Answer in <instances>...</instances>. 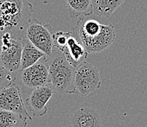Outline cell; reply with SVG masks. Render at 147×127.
<instances>
[{
  "mask_svg": "<svg viewBox=\"0 0 147 127\" xmlns=\"http://www.w3.org/2000/svg\"><path fill=\"white\" fill-rule=\"evenodd\" d=\"M21 40L23 50L20 69H24L36 64L46 55L42 50L35 47L25 37L21 38Z\"/></svg>",
  "mask_w": 147,
  "mask_h": 127,
  "instance_id": "cell-11",
  "label": "cell"
},
{
  "mask_svg": "<svg viewBox=\"0 0 147 127\" xmlns=\"http://www.w3.org/2000/svg\"><path fill=\"white\" fill-rule=\"evenodd\" d=\"M2 41V50L0 62L13 73H18L20 68L23 44L21 38L13 37L5 31L0 35Z\"/></svg>",
  "mask_w": 147,
  "mask_h": 127,
  "instance_id": "cell-5",
  "label": "cell"
},
{
  "mask_svg": "<svg viewBox=\"0 0 147 127\" xmlns=\"http://www.w3.org/2000/svg\"><path fill=\"white\" fill-rule=\"evenodd\" d=\"M16 75L17 73L9 71L0 62V88H5L14 83Z\"/></svg>",
  "mask_w": 147,
  "mask_h": 127,
  "instance_id": "cell-15",
  "label": "cell"
},
{
  "mask_svg": "<svg viewBox=\"0 0 147 127\" xmlns=\"http://www.w3.org/2000/svg\"><path fill=\"white\" fill-rule=\"evenodd\" d=\"M40 60L35 65L18 72L14 83L18 86L21 92L29 94L39 87L50 84L46 56L43 61Z\"/></svg>",
  "mask_w": 147,
  "mask_h": 127,
  "instance_id": "cell-3",
  "label": "cell"
},
{
  "mask_svg": "<svg viewBox=\"0 0 147 127\" xmlns=\"http://www.w3.org/2000/svg\"><path fill=\"white\" fill-rule=\"evenodd\" d=\"M70 123L71 127H101V117L96 109L82 105L72 113Z\"/></svg>",
  "mask_w": 147,
  "mask_h": 127,
  "instance_id": "cell-9",
  "label": "cell"
},
{
  "mask_svg": "<svg viewBox=\"0 0 147 127\" xmlns=\"http://www.w3.org/2000/svg\"><path fill=\"white\" fill-rule=\"evenodd\" d=\"M4 1H5V0H0V5H1V4H2Z\"/></svg>",
  "mask_w": 147,
  "mask_h": 127,
  "instance_id": "cell-19",
  "label": "cell"
},
{
  "mask_svg": "<svg viewBox=\"0 0 147 127\" xmlns=\"http://www.w3.org/2000/svg\"><path fill=\"white\" fill-rule=\"evenodd\" d=\"M72 33L84 46L88 54H98L109 48L115 40L112 24L105 25L95 19L82 17L72 28Z\"/></svg>",
  "mask_w": 147,
  "mask_h": 127,
  "instance_id": "cell-1",
  "label": "cell"
},
{
  "mask_svg": "<svg viewBox=\"0 0 147 127\" xmlns=\"http://www.w3.org/2000/svg\"><path fill=\"white\" fill-rule=\"evenodd\" d=\"M125 0H92L93 13L100 17L109 18Z\"/></svg>",
  "mask_w": 147,
  "mask_h": 127,
  "instance_id": "cell-12",
  "label": "cell"
},
{
  "mask_svg": "<svg viewBox=\"0 0 147 127\" xmlns=\"http://www.w3.org/2000/svg\"><path fill=\"white\" fill-rule=\"evenodd\" d=\"M25 37L46 56L51 54L53 38L50 24H42L36 18L31 19L26 30Z\"/></svg>",
  "mask_w": 147,
  "mask_h": 127,
  "instance_id": "cell-6",
  "label": "cell"
},
{
  "mask_svg": "<svg viewBox=\"0 0 147 127\" xmlns=\"http://www.w3.org/2000/svg\"><path fill=\"white\" fill-rule=\"evenodd\" d=\"M68 10L72 18L80 16H90L93 13L92 0H66Z\"/></svg>",
  "mask_w": 147,
  "mask_h": 127,
  "instance_id": "cell-13",
  "label": "cell"
},
{
  "mask_svg": "<svg viewBox=\"0 0 147 127\" xmlns=\"http://www.w3.org/2000/svg\"><path fill=\"white\" fill-rule=\"evenodd\" d=\"M62 52L69 64L74 68L85 61L89 54L81 42L73 35L72 31L68 39L67 45Z\"/></svg>",
  "mask_w": 147,
  "mask_h": 127,
  "instance_id": "cell-10",
  "label": "cell"
},
{
  "mask_svg": "<svg viewBox=\"0 0 147 127\" xmlns=\"http://www.w3.org/2000/svg\"><path fill=\"white\" fill-rule=\"evenodd\" d=\"M27 118L15 112L0 109V127H26Z\"/></svg>",
  "mask_w": 147,
  "mask_h": 127,
  "instance_id": "cell-14",
  "label": "cell"
},
{
  "mask_svg": "<svg viewBox=\"0 0 147 127\" xmlns=\"http://www.w3.org/2000/svg\"><path fill=\"white\" fill-rule=\"evenodd\" d=\"M50 84L60 94H75L74 84L75 68L69 64L61 50L53 47L51 54L46 56Z\"/></svg>",
  "mask_w": 147,
  "mask_h": 127,
  "instance_id": "cell-2",
  "label": "cell"
},
{
  "mask_svg": "<svg viewBox=\"0 0 147 127\" xmlns=\"http://www.w3.org/2000/svg\"><path fill=\"white\" fill-rule=\"evenodd\" d=\"M0 109L20 113L27 119L33 121V118L25 107L21 96V91L16 83L0 88Z\"/></svg>",
  "mask_w": 147,
  "mask_h": 127,
  "instance_id": "cell-7",
  "label": "cell"
},
{
  "mask_svg": "<svg viewBox=\"0 0 147 127\" xmlns=\"http://www.w3.org/2000/svg\"><path fill=\"white\" fill-rule=\"evenodd\" d=\"M71 31H59L56 33L53 34V47L57 48L62 51L67 45L68 39L70 37Z\"/></svg>",
  "mask_w": 147,
  "mask_h": 127,
  "instance_id": "cell-16",
  "label": "cell"
},
{
  "mask_svg": "<svg viewBox=\"0 0 147 127\" xmlns=\"http://www.w3.org/2000/svg\"><path fill=\"white\" fill-rule=\"evenodd\" d=\"M53 88L50 84L42 86L28 94L26 104L28 111L33 116H43L47 113V104L53 94Z\"/></svg>",
  "mask_w": 147,
  "mask_h": 127,
  "instance_id": "cell-8",
  "label": "cell"
},
{
  "mask_svg": "<svg viewBox=\"0 0 147 127\" xmlns=\"http://www.w3.org/2000/svg\"><path fill=\"white\" fill-rule=\"evenodd\" d=\"M2 38H1V36H0V55L2 54Z\"/></svg>",
  "mask_w": 147,
  "mask_h": 127,
  "instance_id": "cell-17",
  "label": "cell"
},
{
  "mask_svg": "<svg viewBox=\"0 0 147 127\" xmlns=\"http://www.w3.org/2000/svg\"><path fill=\"white\" fill-rule=\"evenodd\" d=\"M44 4H47L50 2V0H41Z\"/></svg>",
  "mask_w": 147,
  "mask_h": 127,
  "instance_id": "cell-18",
  "label": "cell"
},
{
  "mask_svg": "<svg viewBox=\"0 0 147 127\" xmlns=\"http://www.w3.org/2000/svg\"><path fill=\"white\" fill-rule=\"evenodd\" d=\"M74 84L75 94L87 96L101 86L100 74L96 67L84 61L75 68Z\"/></svg>",
  "mask_w": 147,
  "mask_h": 127,
  "instance_id": "cell-4",
  "label": "cell"
}]
</instances>
